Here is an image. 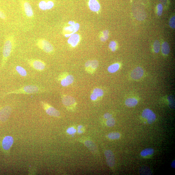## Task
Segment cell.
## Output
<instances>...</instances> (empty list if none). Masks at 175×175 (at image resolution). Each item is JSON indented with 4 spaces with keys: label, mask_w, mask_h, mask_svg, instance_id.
<instances>
[{
    "label": "cell",
    "mask_w": 175,
    "mask_h": 175,
    "mask_svg": "<svg viewBox=\"0 0 175 175\" xmlns=\"http://www.w3.org/2000/svg\"><path fill=\"white\" fill-rule=\"evenodd\" d=\"M15 44L14 36L12 34L6 35L4 37L2 50L1 68L4 67L14 49Z\"/></svg>",
    "instance_id": "obj_1"
},
{
    "label": "cell",
    "mask_w": 175,
    "mask_h": 175,
    "mask_svg": "<svg viewBox=\"0 0 175 175\" xmlns=\"http://www.w3.org/2000/svg\"><path fill=\"white\" fill-rule=\"evenodd\" d=\"M45 89L41 86L29 85L24 86L18 89L7 93L5 95L10 94H24V95H31L37 93H41L45 92Z\"/></svg>",
    "instance_id": "obj_2"
},
{
    "label": "cell",
    "mask_w": 175,
    "mask_h": 175,
    "mask_svg": "<svg viewBox=\"0 0 175 175\" xmlns=\"http://www.w3.org/2000/svg\"><path fill=\"white\" fill-rule=\"evenodd\" d=\"M37 46L42 51L47 53H51L54 51L53 45L47 40L40 38L36 42Z\"/></svg>",
    "instance_id": "obj_3"
},
{
    "label": "cell",
    "mask_w": 175,
    "mask_h": 175,
    "mask_svg": "<svg viewBox=\"0 0 175 175\" xmlns=\"http://www.w3.org/2000/svg\"><path fill=\"white\" fill-rule=\"evenodd\" d=\"M21 5L26 17L29 19H32L34 17L33 9L27 0H21Z\"/></svg>",
    "instance_id": "obj_4"
},
{
    "label": "cell",
    "mask_w": 175,
    "mask_h": 175,
    "mask_svg": "<svg viewBox=\"0 0 175 175\" xmlns=\"http://www.w3.org/2000/svg\"><path fill=\"white\" fill-rule=\"evenodd\" d=\"M40 104L47 115L50 116L56 117L59 118L60 117V112L50 104L47 102L42 101H40Z\"/></svg>",
    "instance_id": "obj_5"
},
{
    "label": "cell",
    "mask_w": 175,
    "mask_h": 175,
    "mask_svg": "<svg viewBox=\"0 0 175 175\" xmlns=\"http://www.w3.org/2000/svg\"><path fill=\"white\" fill-rule=\"evenodd\" d=\"M27 61L30 66L37 71H42L45 68V64L44 62L39 59H28Z\"/></svg>",
    "instance_id": "obj_6"
},
{
    "label": "cell",
    "mask_w": 175,
    "mask_h": 175,
    "mask_svg": "<svg viewBox=\"0 0 175 175\" xmlns=\"http://www.w3.org/2000/svg\"><path fill=\"white\" fill-rule=\"evenodd\" d=\"M78 141L84 144L93 154L96 155L98 153L97 148L92 140L82 137V138L78 139Z\"/></svg>",
    "instance_id": "obj_7"
},
{
    "label": "cell",
    "mask_w": 175,
    "mask_h": 175,
    "mask_svg": "<svg viewBox=\"0 0 175 175\" xmlns=\"http://www.w3.org/2000/svg\"><path fill=\"white\" fill-rule=\"evenodd\" d=\"M142 116L147 119L149 124H152L155 121L156 119V115L151 110L146 109L143 110L142 114Z\"/></svg>",
    "instance_id": "obj_8"
},
{
    "label": "cell",
    "mask_w": 175,
    "mask_h": 175,
    "mask_svg": "<svg viewBox=\"0 0 175 175\" xmlns=\"http://www.w3.org/2000/svg\"><path fill=\"white\" fill-rule=\"evenodd\" d=\"M12 111V108L10 106H6L2 108L0 110V120L1 121H6L10 117Z\"/></svg>",
    "instance_id": "obj_9"
},
{
    "label": "cell",
    "mask_w": 175,
    "mask_h": 175,
    "mask_svg": "<svg viewBox=\"0 0 175 175\" xmlns=\"http://www.w3.org/2000/svg\"><path fill=\"white\" fill-rule=\"evenodd\" d=\"M104 154L108 165L110 168H113L115 165V159L114 153L111 150H107L105 151Z\"/></svg>",
    "instance_id": "obj_10"
},
{
    "label": "cell",
    "mask_w": 175,
    "mask_h": 175,
    "mask_svg": "<svg viewBox=\"0 0 175 175\" xmlns=\"http://www.w3.org/2000/svg\"><path fill=\"white\" fill-rule=\"evenodd\" d=\"M62 102L67 108H72L76 105L75 99L71 96L63 95L62 96Z\"/></svg>",
    "instance_id": "obj_11"
},
{
    "label": "cell",
    "mask_w": 175,
    "mask_h": 175,
    "mask_svg": "<svg viewBox=\"0 0 175 175\" xmlns=\"http://www.w3.org/2000/svg\"><path fill=\"white\" fill-rule=\"evenodd\" d=\"M14 142L13 137L10 136H7L4 137L2 141V146L3 149L5 150H10Z\"/></svg>",
    "instance_id": "obj_12"
},
{
    "label": "cell",
    "mask_w": 175,
    "mask_h": 175,
    "mask_svg": "<svg viewBox=\"0 0 175 175\" xmlns=\"http://www.w3.org/2000/svg\"><path fill=\"white\" fill-rule=\"evenodd\" d=\"M40 10H45L52 9L54 6V2L51 1L43 0L39 2L38 4Z\"/></svg>",
    "instance_id": "obj_13"
},
{
    "label": "cell",
    "mask_w": 175,
    "mask_h": 175,
    "mask_svg": "<svg viewBox=\"0 0 175 175\" xmlns=\"http://www.w3.org/2000/svg\"><path fill=\"white\" fill-rule=\"evenodd\" d=\"M59 80L60 81L61 84L62 86L67 87L73 82L74 78L71 75L65 76L61 75L59 77Z\"/></svg>",
    "instance_id": "obj_14"
},
{
    "label": "cell",
    "mask_w": 175,
    "mask_h": 175,
    "mask_svg": "<svg viewBox=\"0 0 175 175\" xmlns=\"http://www.w3.org/2000/svg\"><path fill=\"white\" fill-rule=\"evenodd\" d=\"M144 73V70L141 67H137L131 72V77L133 80H139L143 76Z\"/></svg>",
    "instance_id": "obj_15"
},
{
    "label": "cell",
    "mask_w": 175,
    "mask_h": 175,
    "mask_svg": "<svg viewBox=\"0 0 175 175\" xmlns=\"http://www.w3.org/2000/svg\"><path fill=\"white\" fill-rule=\"evenodd\" d=\"M80 37L78 34H73L71 36L68 40V43L73 47H76L80 41Z\"/></svg>",
    "instance_id": "obj_16"
},
{
    "label": "cell",
    "mask_w": 175,
    "mask_h": 175,
    "mask_svg": "<svg viewBox=\"0 0 175 175\" xmlns=\"http://www.w3.org/2000/svg\"><path fill=\"white\" fill-rule=\"evenodd\" d=\"M89 5L90 9L93 12H98L100 9V5L96 0H90Z\"/></svg>",
    "instance_id": "obj_17"
},
{
    "label": "cell",
    "mask_w": 175,
    "mask_h": 175,
    "mask_svg": "<svg viewBox=\"0 0 175 175\" xmlns=\"http://www.w3.org/2000/svg\"><path fill=\"white\" fill-rule=\"evenodd\" d=\"M98 66V62L97 61L93 60L88 61L85 64L86 68L89 69L91 68L93 70L96 69Z\"/></svg>",
    "instance_id": "obj_18"
},
{
    "label": "cell",
    "mask_w": 175,
    "mask_h": 175,
    "mask_svg": "<svg viewBox=\"0 0 175 175\" xmlns=\"http://www.w3.org/2000/svg\"><path fill=\"white\" fill-rule=\"evenodd\" d=\"M138 100L135 98H128L126 99L125 104L126 106L128 107H133L138 104Z\"/></svg>",
    "instance_id": "obj_19"
},
{
    "label": "cell",
    "mask_w": 175,
    "mask_h": 175,
    "mask_svg": "<svg viewBox=\"0 0 175 175\" xmlns=\"http://www.w3.org/2000/svg\"><path fill=\"white\" fill-rule=\"evenodd\" d=\"M0 20L7 23L8 20L7 13L3 8L0 5Z\"/></svg>",
    "instance_id": "obj_20"
},
{
    "label": "cell",
    "mask_w": 175,
    "mask_h": 175,
    "mask_svg": "<svg viewBox=\"0 0 175 175\" xmlns=\"http://www.w3.org/2000/svg\"><path fill=\"white\" fill-rule=\"evenodd\" d=\"M161 51L164 55H167L170 52V48L168 43L165 42L163 43L161 47Z\"/></svg>",
    "instance_id": "obj_21"
},
{
    "label": "cell",
    "mask_w": 175,
    "mask_h": 175,
    "mask_svg": "<svg viewBox=\"0 0 175 175\" xmlns=\"http://www.w3.org/2000/svg\"><path fill=\"white\" fill-rule=\"evenodd\" d=\"M119 64L116 63L111 65L108 68V71L110 73H114L117 72L120 68Z\"/></svg>",
    "instance_id": "obj_22"
},
{
    "label": "cell",
    "mask_w": 175,
    "mask_h": 175,
    "mask_svg": "<svg viewBox=\"0 0 175 175\" xmlns=\"http://www.w3.org/2000/svg\"><path fill=\"white\" fill-rule=\"evenodd\" d=\"M16 70L18 72V73L21 76L26 77L27 74L25 69L21 66H17L16 67Z\"/></svg>",
    "instance_id": "obj_23"
},
{
    "label": "cell",
    "mask_w": 175,
    "mask_h": 175,
    "mask_svg": "<svg viewBox=\"0 0 175 175\" xmlns=\"http://www.w3.org/2000/svg\"><path fill=\"white\" fill-rule=\"evenodd\" d=\"M154 152V149L152 148H146L142 151L141 153V155L142 156L145 157L148 155H152Z\"/></svg>",
    "instance_id": "obj_24"
},
{
    "label": "cell",
    "mask_w": 175,
    "mask_h": 175,
    "mask_svg": "<svg viewBox=\"0 0 175 175\" xmlns=\"http://www.w3.org/2000/svg\"><path fill=\"white\" fill-rule=\"evenodd\" d=\"M108 138L112 139H119L120 137V134L118 132H112L108 134Z\"/></svg>",
    "instance_id": "obj_25"
},
{
    "label": "cell",
    "mask_w": 175,
    "mask_h": 175,
    "mask_svg": "<svg viewBox=\"0 0 175 175\" xmlns=\"http://www.w3.org/2000/svg\"><path fill=\"white\" fill-rule=\"evenodd\" d=\"M93 93L95 94V95L97 96L98 97L103 96L104 94L103 91L101 89L98 88L94 89Z\"/></svg>",
    "instance_id": "obj_26"
},
{
    "label": "cell",
    "mask_w": 175,
    "mask_h": 175,
    "mask_svg": "<svg viewBox=\"0 0 175 175\" xmlns=\"http://www.w3.org/2000/svg\"><path fill=\"white\" fill-rule=\"evenodd\" d=\"M160 49V43L158 40H156L153 44V49L156 53H157L159 52Z\"/></svg>",
    "instance_id": "obj_27"
},
{
    "label": "cell",
    "mask_w": 175,
    "mask_h": 175,
    "mask_svg": "<svg viewBox=\"0 0 175 175\" xmlns=\"http://www.w3.org/2000/svg\"><path fill=\"white\" fill-rule=\"evenodd\" d=\"M115 121L114 118L111 117L107 119L106 122V125L109 127L113 126L115 124Z\"/></svg>",
    "instance_id": "obj_28"
},
{
    "label": "cell",
    "mask_w": 175,
    "mask_h": 175,
    "mask_svg": "<svg viewBox=\"0 0 175 175\" xmlns=\"http://www.w3.org/2000/svg\"><path fill=\"white\" fill-rule=\"evenodd\" d=\"M109 37V31L107 30H105L103 32L102 36L101 37V41L104 42L108 39Z\"/></svg>",
    "instance_id": "obj_29"
},
{
    "label": "cell",
    "mask_w": 175,
    "mask_h": 175,
    "mask_svg": "<svg viewBox=\"0 0 175 175\" xmlns=\"http://www.w3.org/2000/svg\"><path fill=\"white\" fill-rule=\"evenodd\" d=\"M117 43L115 41H112L110 42L109 47L113 52H114L116 50Z\"/></svg>",
    "instance_id": "obj_30"
},
{
    "label": "cell",
    "mask_w": 175,
    "mask_h": 175,
    "mask_svg": "<svg viewBox=\"0 0 175 175\" xmlns=\"http://www.w3.org/2000/svg\"><path fill=\"white\" fill-rule=\"evenodd\" d=\"M157 14L159 16H161L162 14L163 6L162 4H159L157 6Z\"/></svg>",
    "instance_id": "obj_31"
},
{
    "label": "cell",
    "mask_w": 175,
    "mask_h": 175,
    "mask_svg": "<svg viewBox=\"0 0 175 175\" xmlns=\"http://www.w3.org/2000/svg\"><path fill=\"white\" fill-rule=\"evenodd\" d=\"M169 25L171 27L174 29L175 27V16L172 17L169 21Z\"/></svg>",
    "instance_id": "obj_32"
},
{
    "label": "cell",
    "mask_w": 175,
    "mask_h": 175,
    "mask_svg": "<svg viewBox=\"0 0 175 175\" xmlns=\"http://www.w3.org/2000/svg\"><path fill=\"white\" fill-rule=\"evenodd\" d=\"M76 130L73 127H71L69 128L67 130V133L69 134H73L76 132Z\"/></svg>",
    "instance_id": "obj_33"
},
{
    "label": "cell",
    "mask_w": 175,
    "mask_h": 175,
    "mask_svg": "<svg viewBox=\"0 0 175 175\" xmlns=\"http://www.w3.org/2000/svg\"><path fill=\"white\" fill-rule=\"evenodd\" d=\"M168 100L169 102L170 105L171 106H174V100L172 98L171 96H170L168 97Z\"/></svg>",
    "instance_id": "obj_34"
},
{
    "label": "cell",
    "mask_w": 175,
    "mask_h": 175,
    "mask_svg": "<svg viewBox=\"0 0 175 175\" xmlns=\"http://www.w3.org/2000/svg\"><path fill=\"white\" fill-rule=\"evenodd\" d=\"M84 129L82 126H79L78 127V132L79 134H81L84 132Z\"/></svg>",
    "instance_id": "obj_35"
},
{
    "label": "cell",
    "mask_w": 175,
    "mask_h": 175,
    "mask_svg": "<svg viewBox=\"0 0 175 175\" xmlns=\"http://www.w3.org/2000/svg\"><path fill=\"white\" fill-rule=\"evenodd\" d=\"M98 97L95 95V94L93 93L91 94L90 96V98L91 100L93 101H95L97 99Z\"/></svg>",
    "instance_id": "obj_36"
},
{
    "label": "cell",
    "mask_w": 175,
    "mask_h": 175,
    "mask_svg": "<svg viewBox=\"0 0 175 175\" xmlns=\"http://www.w3.org/2000/svg\"><path fill=\"white\" fill-rule=\"evenodd\" d=\"M112 117V115L111 114L109 113H106L104 115V118L106 119H108Z\"/></svg>",
    "instance_id": "obj_37"
},
{
    "label": "cell",
    "mask_w": 175,
    "mask_h": 175,
    "mask_svg": "<svg viewBox=\"0 0 175 175\" xmlns=\"http://www.w3.org/2000/svg\"><path fill=\"white\" fill-rule=\"evenodd\" d=\"M175 160H174V161H173V162H172L171 163V166L172 167H173V168H175Z\"/></svg>",
    "instance_id": "obj_38"
},
{
    "label": "cell",
    "mask_w": 175,
    "mask_h": 175,
    "mask_svg": "<svg viewBox=\"0 0 175 175\" xmlns=\"http://www.w3.org/2000/svg\"><path fill=\"white\" fill-rule=\"evenodd\" d=\"M0 30H1V28H0Z\"/></svg>",
    "instance_id": "obj_39"
}]
</instances>
